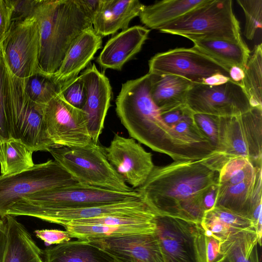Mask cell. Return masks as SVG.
<instances>
[{
    "mask_svg": "<svg viewBox=\"0 0 262 262\" xmlns=\"http://www.w3.org/2000/svg\"><path fill=\"white\" fill-rule=\"evenodd\" d=\"M219 173L205 161H178L155 166L136 189L158 215L200 223L205 194L217 184Z\"/></svg>",
    "mask_w": 262,
    "mask_h": 262,
    "instance_id": "6da1fadb",
    "label": "cell"
},
{
    "mask_svg": "<svg viewBox=\"0 0 262 262\" xmlns=\"http://www.w3.org/2000/svg\"><path fill=\"white\" fill-rule=\"evenodd\" d=\"M150 77L148 73L122 84L116 100L121 122L132 138L174 161L203 159L163 120L150 95Z\"/></svg>",
    "mask_w": 262,
    "mask_h": 262,
    "instance_id": "7a4b0ae2",
    "label": "cell"
},
{
    "mask_svg": "<svg viewBox=\"0 0 262 262\" xmlns=\"http://www.w3.org/2000/svg\"><path fill=\"white\" fill-rule=\"evenodd\" d=\"M33 16L39 30V69L54 75L76 38L93 28L92 19L79 0H39Z\"/></svg>",
    "mask_w": 262,
    "mask_h": 262,
    "instance_id": "3957f363",
    "label": "cell"
},
{
    "mask_svg": "<svg viewBox=\"0 0 262 262\" xmlns=\"http://www.w3.org/2000/svg\"><path fill=\"white\" fill-rule=\"evenodd\" d=\"M142 198L135 189L120 192L76 183L26 196L12 205L7 215L38 219L60 210L77 209Z\"/></svg>",
    "mask_w": 262,
    "mask_h": 262,
    "instance_id": "277c9868",
    "label": "cell"
},
{
    "mask_svg": "<svg viewBox=\"0 0 262 262\" xmlns=\"http://www.w3.org/2000/svg\"><path fill=\"white\" fill-rule=\"evenodd\" d=\"M4 63L5 111L10 138L20 141L33 152L48 151L55 146L49 138L45 124V105L37 104L29 98L24 79L13 75L4 61Z\"/></svg>",
    "mask_w": 262,
    "mask_h": 262,
    "instance_id": "5b68a950",
    "label": "cell"
},
{
    "mask_svg": "<svg viewBox=\"0 0 262 262\" xmlns=\"http://www.w3.org/2000/svg\"><path fill=\"white\" fill-rule=\"evenodd\" d=\"M158 30L180 35L192 41H244L239 23L233 11L232 0H207Z\"/></svg>",
    "mask_w": 262,
    "mask_h": 262,
    "instance_id": "8992f818",
    "label": "cell"
},
{
    "mask_svg": "<svg viewBox=\"0 0 262 262\" xmlns=\"http://www.w3.org/2000/svg\"><path fill=\"white\" fill-rule=\"evenodd\" d=\"M48 152L77 183L120 192L135 190L117 172L98 143L92 141L84 146H55Z\"/></svg>",
    "mask_w": 262,
    "mask_h": 262,
    "instance_id": "52a82bcc",
    "label": "cell"
},
{
    "mask_svg": "<svg viewBox=\"0 0 262 262\" xmlns=\"http://www.w3.org/2000/svg\"><path fill=\"white\" fill-rule=\"evenodd\" d=\"M219 146L211 158L221 166L242 157L255 166L262 162V108L251 107L237 116L219 117Z\"/></svg>",
    "mask_w": 262,
    "mask_h": 262,
    "instance_id": "ba28073f",
    "label": "cell"
},
{
    "mask_svg": "<svg viewBox=\"0 0 262 262\" xmlns=\"http://www.w3.org/2000/svg\"><path fill=\"white\" fill-rule=\"evenodd\" d=\"M77 183L57 162L50 160L22 172L0 176V217L25 196Z\"/></svg>",
    "mask_w": 262,
    "mask_h": 262,
    "instance_id": "9c48e42d",
    "label": "cell"
},
{
    "mask_svg": "<svg viewBox=\"0 0 262 262\" xmlns=\"http://www.w3.org/2000/svg\"><path fill=\"white\" fill-rule=\"evenodd\" d=\"M39 30L34 16L13 22L0 44V53L10 71L27 78L40 70Z\"/></svg>",
    "mask_w": 262,
    "mask_h": 262,
    "instance_id": "30bf717a",
    "label": "cell"
},
{
    "mask_svg": "<svg viewBox=\"0 0 262 262\" xmlns=\"http://www.w3.org/2000/svg\"><path fill=\"white\" fill-rule=\"evenodd\" d=\"M148 67L151 74L177 75L192 83L217 73L229 77L227 68L194 47L158 53L149 60Z\"/></svg>",
    "mask_w": 262,
    "mask_h": 262,
    "instance_id": "8fae6325",
    "label": "cell"
},
{
    "mask_svg": "<svg viewBox=\"0 0 262 262\" xmlns=\"http://www.w3.org/2000/svg\"><path fill=\"white\" fill-rule=\"evenodd\" d=\"M186 104L193 113L217 117L239 115L251 108L241 85L231 80L217 86L192 83Z\"/></svg>",
    "mask_w": 262,
    "mask_h": 262,
    "instance_id": "7c38bea8",
    "label": "cell"
},
{
    "mask_svg": "<svg viewBox=\"0 0 262 262\" xmlns=\"http://www.w3.org/2000/svg\"><path fill=\"white\" fill-rule=\"evenodd\" d=\"M43 116L55 146H84L92 142L85 113L69 104L60 93L44 105Z\"/></svg>",
    "mask_w": 262,
    "mask_h": 262,
    "instance_id": "4fadbf2b",
    "label": "cell"
},
{
    "mask_svg": "<svg viewBox=\"0 0 262 262\" xmlns=\"http://www.w3.org/2000/svg\"><path fill=\"white\" fill-rule=\"evenodd\" d=\"M104 150L109 162L133 188L143 184L155 166L151 153L132 138L115 134Z\"/></svg>",
    "mask_w": 262,
    "mask_h": 262,
    "instance_id": "5bb4252c",
    "label": "cell"
},
{
    "mask_svg": "<svg viewBox=\"0 0 262 262\" xmlns=\"http://www.w3.org/2000/svg\"><path fill=\"white\" fill-rule=\"evenodd\" d=\"M156 234L165 262H198L194 244L195 223L158 215Z\"/></svg>",
    "mask_w": 262,
    "mask_h": 262,
    "instance_id": "9a60e30c",
    "label": "cell"
},
{
    "mask_svg": "<svg viewBox=\"0 0 262 262\" xmlns=\"http://www.w3.org/2000/svg\"><path fill=\"white\" fill-rule=\"evenodd\" d=\"M86 241L107 252L118 262H165L156 232Z\"/></svg>",
    "mask_w": 262,
    "mask_h": 262,
    "instance_id": "2e32d148",
    "label": "cell"
},
{
    "mask_svg": "<svg viewBox=\"0 0 262 262\" xmlns=\"http://www.w3.org/2000/svg\"><path fill=\"white\" fill-rule=\"evenodd\" d=\"M80 75L86 92V100L82 110L85 114L92 140L98 143L110 106L111 85L108 78L97 69L94 63Z\"/></svg>",
    "mask_w": 262,
    "mask_h": 262,
    "instance_id": "e0dca14e",
    "label": "cell"
},
{
    "mask_svg": "<svg viewBox=\"0 0 262 262\" xmlns=\"http://www.w3.org/2000/svg\"><path fill=\"white\" fill-rule=\"evenodd\" d=\"M150 31L141 26L122 30L107 41L97 58V63L104 69L121 70L140 51Z\"/></svg>",
    "mask_w": 262,
    "mask_h": 262,
    "instance_id": "ac0fdd59",
    "label": "cell"
},
{
    "mask_svg": "<svg viewBox=\"0 0 262 262\" xmlns=\"http://www.w3.org/2000/svg\"><path fill=\"white\" fill-rule=\"evenodd\" d=\"M102 37L93 28L84 30L69 49L62 62L54 75L62 82H68L78 76L87 67L102 46Z\"/></svg>",
    "mask_w": 262,
    "mask_h": 262,
    "instance_id": "d6986e66",
    "label": "cell"
},
{
    "mask_svg": "<svg viewBox=\"0 0 262 262\" xmlns=\"http://www.w3.org/2000/svg\"><path fill=\"white\" fill-rule=\"evenodd\" d=\"M144 6L138 0H102L100 10L92 19L93 28L101 37L127 29Z\"/></svg>",
    "mask_w": 262,
    "mask_h": 262,
    "instance_id": "ffe728a7",
    "label": "cell"
},
{
    "mask_svg": "<svg viewBox=\"0 0 262 262\" xmlns=\"http://www.w3.org/2000/svg\"><path fill=\"white\" fill-rule=\"evenodd\" d=\"M150 210L152 209L141 198L133 201L89 207L55 211L42 215L39 219L63 226L69 222L73 220L93 219L114 214L136 213Z\"/></svg>",
    "mask_w": 262,
    "mask_h": 262,
    "instance_id": "44dd1931",
    "label": "cell"
},
{
    "mask_svg": "<svg viewBox=\"0 0 262 262\" xmlns=\"http://www.w3.org/2000/svg\"><path fill=\"white\" fill-rule=\"evenodd\" d=\"M150 74V95L160 113L186 105L187 95L192 82L177 75Z\"/></svg>",
    "mask_w": 262,
    "mask_h": 262,
    "instance_id": "7402d4cb",
    "label": "cell"
},
{
    "mask_svg": "<svg viewBox=\"0 0 262 262\" xmlns=\"http://www.w3.org/2000/svg\"><path fill=\"white\" fill-rule=\"evenodd\" d=\"M4 219L7 240L3 262H44L42 250L24 225L10 215Z\"/></svg>",
    "mask_w": 262,
    "mask_h": 262,
    "instance_id": "603a6c76",
    "label": "cell"
},
{
    "mask_svg": "<svg viewBox=\"0 0 262 262\" xmlns=\"http://www.w3.org/2000/svg\"><path fill=\"white\" fill-rule=\"evenodd\" d=\"M44 262H118L86 240L69 241L42 250Z\"/></svg>",
    "mask_w": 262,
    "mask_h": 262,
    "instance_id": "cb8c5ba5",
    "label": "cell"
},
{
    "mask_svg": "<svg viewBox=\"0 0 262 262\" xmlns=\"http://www.w3.org/2000/svg\"><path fill=\"white\" fill-rule=\"evenodd\" d=\"M200 224L206 233L213 235L221 242L235 232L255 231V225L251 220L219 207H214L205 211Z\"/></svg>",
    "mask_w": 262,
    "mask_h": 262,
    "instance_id": "d4e9b609",
    "label": "cell"
},
{
    "mask_svg": "<svg viewBox=\"0 0 262 262\" xmlns=\"http://www.w3.org/2000/svg\"><path fill=\"white\" fill-rule=\"evenodd\" d=\"M193 47L228 70L237 66L244 70L250 56V51L243 41L223 40L193 41Z\"/></svg>",
    "mask_w": 262,
    "mask_h": 262,
    "instance_id": "484cf974",
    "label": "cell"
},
{
    "mask_svg": "<svg viewBox=\"0 0 262 262\" xmlns=\"http://www.w3.org/2000/svg\"><path fill=\"white\" fill-rule=\"evenodd\" d=\"M207 0H164L144 6L139 14L142 24L158 30Z\"/></svg>",
    "mask_w": 262,
    "mask_h": 262,
    "instance_id": "4316f807",
    "label": "cell"
},
{
    "mask_svg": "<svg viewBox=\"0 0 262 262\" xmlns=\"http://www.w3.org/2000/svg\"><path fill=\"white\" fill-rule=\"evenodd\" d=\"M258 245L255 231L232 233L221 242L217 262H260Z\"/></svg>",
    "mask_w": 262,
    "mask_h": 262,
    "instance_id": "83f0119b",
    "label": "cell"
},
{
    "mask_svg": "<svg viewBox=\"0 0 262 262\" xmlns=\"http://www.w3.org/2000/svg\"><path fill=\"white\" fill-rule=\"evenodd\" d=\"M33 151L20 141L10 138L0 144L1 175L9 176L26 170L35 164Z\"/></svg>",
    "mask_w": 262,
    "mask_h": 262,
    "instance_id": "f1b7e54d",
    "label": "cell"
},
{
    "mask_svg": "<svg viewBox=\"0 0 262 262\" xmlns=\"http://www.w3.org/2000/svg\"><path fill=\"white\" fill-rule=\"evenodd\" d=\"M71 238L88 240L134 234H151L156 230L141 227H115L104 225H66L63 226Z\"/></svg>",
    "mask_w": 262,
    "mask_h": 262,
    "instance_id": "f546056e",
    "label": "cell"
},
{
    "mask_svg": "<svg viewBox=\"0 0 262 262\" xmlns=\"http://www.w3.org/2000/svg\"><path fill=\"white\" fill-rule=\"evenodd\" d=\"M240 85L247 95L251 107L262 108V45L254 47L244 69Z\"/></svg>",
    "mask_w": 262,
    "mask_h": 262,
    "instance_id": "4dcf8cb0",
    "label": "cell"
},
{
    "mask_svg": "<svg viewBox=\"0 0 262 262\" xmlns=\"http://www.w3.org/2000/svg\"><path fill=\"white\" fill-rule=\"evenodd\" d=\"M24 79L26 91L34 102L45 105L60 93L64 85L68 82L58 81L54 75L47 74L41 70Z\"/></svg>",
    "mask_w": 262,
    "mask_h": 262,
    "instance_id": "1f68e13d",
    "label": "cell"
},
{
    "mask_svg": "<svg viewBox=\"0 0 262 262\" xmlns=\"http://www.w3.org/2000/svg\"><path fill=\"white\" fill-rule=\"evenodd\" d=\"M248 159L238 157L228 160L219 171L217 185L235 184L250 179L256 174L258 167Z\"/></svg>",
    "mask_w": 262,
    "mask_h": 262,
    "instance_id": "d6a6232c",
    "label": "cell"
},
{
    "mask_svg": "<svg viewBox=\"0 0 262 262\" xmlns=\"http://www.w3.org/2000/svg\"><path fill=\"white\" fill-rule=\"evenodd\" d=\"M221 242L216 237L205 233L200 223L195 224L194 244L198 262H217Z\"/></svg>",
    "mask_w": 262,
    "mask_h": 262,
    "instance_id": "836d02e7",
    "label": "cell"
},
{
    "mask_svg": "<svg viewBox=\"0 0 262 262\" xmlns=\"http://www.w3.org/2000/svg\"><path fill=\"white\" fill-rule=\"evenodd\" d=\"M243 10L245 18L244 34L252 40L257 30L262 27V0H237Z\"/></svg>",
    "mask_w": 262,
    "mask_h": 262,
    "instance_id": "e575fe53",
    "label": "cell"
},
{
    "mask_svg": "<svg viewBox=\"0 0 262 262\" xmlns=\"http://www.w3.org/2000/svg\"><path fill=\"white\" fill-rule=\"evenodd\" d=\"M195 123L202 134L208 140L216 153L219 146V117L213 115L193 113Z\"/></svg>",
    "mask_w": 262,
    "mask_h": 262,
    "instance_id": "d590c367",
    "label": "cell"
},
{
    "mask_svg": "<svg viewBox=\"0 0 262 262\" xmlns=\"http://www.w3.org/2000/svg\"><path fill=\"white\" fill-rule=\"evenodd\" d=\"M60 94L69 104L82 110L85 102L86 92L81 75L67 82Z\"/></svg>",
    "mask_w": 262,
    "mask_h": 262,
    "instance_id": "8d00e7d4",
    "label": "cell"
},
{
    "mask_svg": "<svg viewBox=\"0 0 262 262\" xmlns=\"http://www.w3.org/2000/svg\"><path fill=\"white\" fill-rule=\"evenodd\" d=\"M39 2V0H7L10 9L11 23L33 16Z\"/></svg>",
    "mask_w": 262,
    "mask_h": 262,
    "instance_id": "74e56055",
    "label": "cell"
},
{
    "mask_svg": "<svg viewBox=\"0 0 262 262\" xmlns=\"http://www.w3.org/2000/svg\"><path fill=\"white\" fill-rule=\"evenodd\" d=\"M4 73V63L0 53V144L10 139L5 111Z\"/></svg>",
    "mask_w": 262,
    "mask_h": 262,
    "instance_id": "f35d334b",
    "label": "cell"
},
{
    "mask_svg": "<svg viewBox=\"0 0 262 262\" xmlns=\"http://www.w3.org/2000/svg\"><path fill=\"white\" fill-rule=\"evenodd\" d=\"M35 236L47 244H60L70 241L71 237L66 230L41 229L34 231Z\"/></svg>",
    "mask_w": 262,
    "mask_h": 262,
    "instance_id": "ab89813d",
    "label": "cell"
},
{
    "mask_svg": "<svg viewBox=\"0 0 262 262\" xmlns=\"http://www.w3.org/2000/svg\"><path fill=\"white\" fill-rule=\"evenodd\" d=\"M11 24L10 9L7 0H0V44Z\"/></svg>",
    "mask_w": 262,
    "mask_h": 262,
    "instance_id": "60d3db41",
    "label": "cell"
},
{
    "mask_svg": "<svg viewBox=\"0 0 262 262\" xmlns=\"http://www.w3.org/2000/svg\"><path fill=\"white\" fill-rule=\"evenodd\" d=\"M87 14L92 19L100 10L102 0H79Z\"/></svg>",
    "mask_w": 262,
    "mask_h": 262,
    "instance_id": "b9f144b4",
    "label": "cell"
},
{
    "mask_svg": "<svg viewBox=\"0 0 262 262\" xmlns=\"http://www.w3.org/2000/svg\"><path fill=\"white\" fill-rule=\"evenodd\" d=\"M7 228L4 218L0 219V262H3L7 245Z\"/></svg>",
    "mask_w": 262,
    "mask_h": 262,
    "instance_id": "7bdbcfd3",
    "label": "cell"
},
{
    "mask_svg": "<svg viewBox=\"0 0 262 262\" xmlns=\"http://www.w3.org/2000/svg\"><path fill=\"white\" fill-rule=\"evenodd\" d=\"M230 80L229 77L222 74L217 73L204 79L201 83L210 86H217L226 83Z\"/></svg>",
    "mask_w": 262,
    "mask_h": 262,
    "instance_id": "ee69618b",
    "label": "cell"
},
{
    "mask_svg": "<svg viewBox=\"0 0 262 262\" xmlns=\"http://www.w3.org/2000/svg\"><path fill=\"white\" fill-rule=\"evenodd\" d=\"M217 184L213 186L204 196L203 206L205 211L212 209L214 207L216 198Z\"/></svg>",
    "mask_w": 262,
    "mask_h": 262,
    "instance_id": "f6af8a7d",
    "label": "cell"
},
{
    "mask_svg": "<svg viewBox=\"0 0 262 262\" xmlns=\"http://www.w3.org/2000/svg\"><path fill=\"white\" fill-rule=\"evenodd\" d=\"M229 77L232 81L240 84L244 77V71L237 66H232L229 69Z\"/></svg>",
    "mask_w": 262,
    "mask_h": 262,
    "instance_id": "bcb514c9",
    "label": "cell"
}]
</instances>
